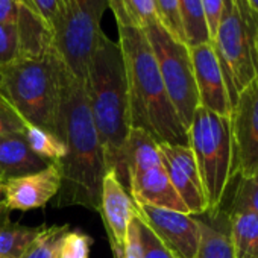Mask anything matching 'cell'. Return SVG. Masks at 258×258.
Wrapping results in <instances>:
<instances>
[{"instance_id":"cell-1","label":"cell","mask_w":258,"mask_h":258,"mask_svg":"<svg viewBox=\"0 0 258 258\" xmlns=\"http://www.w3.org/2000/svg\"><path fill=\"white\" fill-rule=\"evenodd\" d=\"M59 139L67 155L59 163L61 187L56 205H79L99 211L102 181L106 175L103 149L90 112L84 81L62 64L59 73Z\"/></svg>"},{"instance_id":"cell-2","label":"cell","mask_w":258,"mask_h":258,"mask_svg":"<svg viewBox=\"0 0 258 258\" xmlns=\"http://www.w3.org/2000/svg\"><path fill=\"white\" fill-rule=\"evenodd\" d=\"M85 94L103 149L106 169L112 170L127 190L124 145L131 133L127 79L118 43L103 32L91 55L84 79Z\"/></svg>"},{"instance_id":"cell-3","label":"cell","mask_w":258,"mask_h":258,"mask_svg":"<svg viewBox=\"0 0 258 258\" xmlns=\"http://www.w3.org/2000/svg\"><path fill=\"white\" fill-rule=\"evenodd\" d=\"M117 29L126 69L131 126L143 129L158 145L188 146V133L169 99L143 29L131 25H120Z\"/></svg>"},{"instance_id":"cell-4","label":"cell","mask_w":258,"mask_h":258,"mask_svg":"<svg viewBox=\"0 0 258 258\" xmlns=\"http://www.w3.org/2000/svg\"><path fill=\"white\" fill-rule=\"evenodd\" d=\"M62 61L55 50L37 59L20 58L0 70L2 91L32 126L59 137V73Z\"/></svg>"},{"instance_id":"cell-5","label":"cell","mask_w":258,"mask_h":258,"mask_svg":"<svg viewBox=\"0 0 258 258\" xmlns=\"http://www.w3.org/2000/svg\"><path fill=\"white\" fill-rule=\"evenodd\" d=\"M187 133L188 148L195 155L208 201V211H219L234 176L231 120L199 106Z\"/></svg>"},{"instance_id":"cell-6","label":"cell","mask_w":258,"mask_h":258,"mask_svg":"<svg viewBox=\"0 0 258 258\" xmlns=\"http://www.w3.org/2000/svg\"><path fill=\"white\" fill-rule=\"evenodd\" d=\"M258 17L249 8L246 0H225L222 19L214 38L211 40L216 52L231 109L238 94L258 76L253 35Z\"/></svg>"},{"instance_id":"cell-7","label":"cell","mask_w":258,"mask_h":258,"mask_svg":"<svg viewBox=\"0 0 258 258\" xmlns=\"http://www.w3.org/2000/svg\"><path fill=\"white\" fill-rule=\"evenodd\" d=\"M108 0H58L52 23L53 50L66 69L84 81L91 55L102 34Z\"/></svg>"},{"instance_id":"cell-8","label":"cell","mask_w":258,"mask_h":258,"mask_svg":"<svg viewBox=\"0 0 258 258\" xmlns=\"http://www.w3.org/2000/svg\"><path fill=\"white\" fill-rule=\"evenodd\" d=\"M143 32L155 55L169 99L182 126L188 131L195 112L199 108L190 49L172 37L158 20L145 26Z\"/></svg>"},{"instance_id":"cell-9","label":"cell","mask_w":258,"mask_h":258,"mask_svg":"<svg viewBox=\"0 0 258 258\" xmlns=\"http://www.w3.org/2000/svg\"><path fill=\"white\" fill-rule=\"evenodd\" d=\"M234 176L258 173V76L238 94L231 109Z\"/></svg>"},{"instance_id":"cell-10","label":"cell","mask_w":258,"mask_h":258,"mask_svg":"<svg viewBox=\"0 0 258 258\" xmlns=\"http://www.w3.org/2000/svg\"><path fill=\"white\" fill-rule=\"evenodd\" d=\"M136 214L146 223L173 258H196L201 243V226L196 216L134 202Z\"/></svg>"},{"instance_id":"cell-11","label":"cell","mask_w":258,"mask_h":258,"mask_svg":"<svg viewBox=\"0 0 258 258\" xmlns=\"http://www.w3.org/2000/svg\"><path fill=\"white\" fill-rule=\"evenodd\" d=\"M158 149L167 176L187 211L193 216L205 214L208 211V201L191 149L166 143H160Z\"/></svg>"},{"instance_id":"cell-12","label":"cell","mask_w":258,"mask_h":258,"mask_svg":"<svg viewBox=\"0 0 258 258\" xmlns=\"http://www.w3.org/2000/svg\"><path fill=\"white\" fill-rule=\"evenodd\" d=\"M59 187V163H50L40 172L5 179V205L10 211H31L43 208L50 199L56 198Z\"/></svg>"},{"instance_id":"cell-13","label":"cell","mask_w":258,"mask_h":258,"mask_svg":"<svg viewBox=\"0 0 258 258\" xmlns=\"http://www.w3.org/2000/svg\"><path fill=\"white\" fill-rule=\"evenodd\" d=\"M193 62L199 106L223 117H231V105L225 79L211 43L188 47Z\"/></svg>"},{"instance_id":"cell-14","label":"cell","mask_w":258,"mask_h":258,"mask_svg":"<svg viewBox=\"0 0 258 258\" xmlns=\"http://www.w3.org/2000/svg\"><path fill=\"white\" fill-rule=\"evenodd\" d=\"M133 211L134 204L131 195L123 187L117 175L112 170H108L102 181L99 213L103 219L114 258H123L126 231Z\"/></svg>"},{"instance_id":"cell-15","label":"cell","mask_w":258,"mask_h":258,"mask_svg":"<svg viewBox=\"0 0 258 258\" xmlns=\"http://www.w3.org/2000/svg\"><path fill=\"white\" fill-rule=\"evenodd\" d=\"M127 191L134 202L188 213L161 164L127 173ZM190 214V213H188Z\"/></svg>"},{"instance_id":"cell-16","label":"cell","mask_w":258,"mask_h":258,"mask_svg":"<svg viewBox=\"0 0 258 258\" xmlns=\"http://www.w3.org/2000/svg\"><path fill=\"white\" fill-rule=\"evenodd\" d=\"M49 164L32 152L23 134L0 137V176L4 179L40 172Z\"/></svg>"},{"instance_id":"cell-17","label":"cell","mask_w":258,"mask_h":258,"mask_svg":"<svg viewBox=\"0 0 258 258\" xmlns=\"http://www.w3.org/2000/svg\"><path fill=\"white\" fill-rule=\"evenodd\" d=\"M16 26L19 34L20 58L37 59L49 55L53 50L50 26L25 4L20 5Z\"/></svg>"},{"instance_id":"cell-18","label":"cell","mask_w":258,"mask_h":258,"mask_svg":"<svg viewBox=\"0 0 258 258\" xmlns=\"http://www.w3.org/2000/svg\"><path fill=\"white\" fill-rule=\"evenodd\" d=\"M207 213L208 219L196 216L201 226V243L196 258H234L228 216L219 214L217 211Z\"/></svg>"},{"instance_id":"cell-19","label":"cell","mask_w":258,"mask_h":258,"mask_svg":"<svg viewBox=\"0 0 258 258\" xmlns=\"http://www.w3.org/2000/svg\"><path fill=\"white\" fill-rule=\"evenodd\" d=\"M228 225L234 258H258V214L228 213Z\"/></svg>"},{"instance_id":"cell-20","label":"cell","mask_w":258,"mask_h":258,"mask_svg":"<svg viewBox=\"0 0 258 258\" xmlns=\"http://www.w3.org/2000/svg\"><path fill=\"white\" fill-rule=\"evenodd\" d=\"M179 16L184 31V41L187 47H196L205 43H211L202 0H178Z\"/></svg>"},{"instance_id":"cell-21","label":"cell","mask_w":258,"mask_h":258,"mask_svg":"<svg viewBox=\"0 0 258 258\" xmlns=\"http://www.w3.org/2000/svg\"><path fill=\"white\" fill-rule=\"evenodd\" d=\"M43 226H25L11 220L0 225V256L20 258Z\"/></svg>"},{"instance_id":"cell-22","label":"cell","mask_w":258,"mask_h":258,"mask_svg":"<svg viewBox=\"0 0 258 258\" xmlns=\"http://www.w3.org/2000/svg\"><path fill=\"white\" fill-rule=\"evenodd\" d=\"M23 136L32 152L47 163H61L67 155L64 142L58 136L46 131V129L28 123Z\"/></svg>"},{"instance_id":"cell-23","label":"cell","mask_w":258,"mask_h":258,"mask_svg":"<svg viewBox=\"0 0 258 258\" xmlns=\"http://www.w3.org/2000/svg\"><path fill=\"white\" fill-rule=\"evenodd\" d=\"M69 229V225L43 226L40 234L31 241L20 258H58L62 237Z\"/></svg>"},{"instance_id":"cell-24","label":"cell","mask_w":258,"mask_h":258,"mask_svg":"<svg viewBox=\"0 0 258 258\" xmlns=\"http://www.w3.org/2000/svg\"><path fill=\"white\" fill-rule=\"evenodd\" d=\"M232 211H249L258 214V175L238 176L229 213Z\"/></svg>"},{"instance_id":"cell-25","label":"cell","mask_w":258,"mask_h":258,"mask_svg":"<svg viewBox=\"0 0 258 258\" xmlns=\"http://www.w3.org/2000/svg\"><path fill=\"white\" fill-rule=\"evenodd\" d=\"M157 20L161 26L178 41L184 43V31L179 16V4L178 0H154Z\"/></svg>"},{"instance_id":"cell-26","label":"cell","mask_w":258,"mask_h":258,"mask_svg":"<svg viewBox=\"0 0 258 258\" xmlns=\"http://www.w3.org/2000/svg\"><path fill=\"white\" fill-rule=\"evenodd\" d=\"M93 238L81 229H69L61 241L58 258H90Z\"/></svg>"},{"instance_id":"cell-27","label":"cell","mask_w":258,"mask_h":258,"mask_svg":"<svg viewBox=\"0 0 258 258\" xmlns=\"http://www.w3.org/2000/svg\"><path fill=\"white\" fill-rule=\"evenodd\" d=\"M121 7L127 25L143 29L157 20L154 0H121Z\"/></svg>"},{"instance_id":"cell-28","label":"cell","mask_w":258,"mask_h":258,"mask_svg":"<svg viewBox=\"0 0 258 258\" xmlns=\"http://www.w3.org/2000/svg\"><path fill=\"white\" fill-rule=\"evenodd\" d=\"M28 121L19 114L14 105L0 91V137L25 134Z\"/></svg>"},{"instance_id":"cell-29","label":"cell","mask_w":258,"mask_h":258,"mask_svg":"<svg viewBox=\"0 0 258 258\" xmlns=\"http://www.w3.org/2000/svg\"><path fill=\"white\" fill-rule=\"evenodd\" d=\"M20 59L19 34L16 25H0V70Z\"/></svg>"},{"instance_id":"cell-30","label":"cell","mask_w":258,"mask_h":258,"mask_svg":"<svg viewBox=\"0 0 258 258\" xmlns=\"http://www.w3.org/2000/svg\"><path fill=\"white\" fill-rule=\"evenodd\" d=\"M137 222H139V232H140L143 258H173V255L169 252V249L151 231V228L146 223H143V220L139 216H137Z\"/></svg>"},{"instance_id":"cell-31","label":"cell","mask_w":258,"mask_h":258,"mask_svg":"<svg viewBox=\"0 0 258 258\" xmlns=\"http://www.w3.org/2000/svg\"><path fill=\"white\" fill-rule=\"evenodd\" d=\"M123 258H143L139 222H137V216L134 211H133L131 220H129L127 231H126V238H124V246H123Z\"/></svg>"},{"instance_id":"cell-32","label":"cell","mask_w":258,"mask_h":258,"mask_svg":"<svg viewBox=\"0 0 258 258\" xmlns=\"http://www.w3.org/2000/svg\"><path fill=\"white\" fill-rule=\"evenodd\" d=\"M223 7H225V0H202V8H204V16H205L210 40H213L217 32Z\"/></svg>"},{"instance_id":"cell-33","label":"cell","mask_w":258,"mask_h":258,"mask_svg":"<svg viewBox=\"0 0 258 258\" xmlns=\"http://www.w3.org/2000/svg\"><path fill=\"white\" fill-rule=\"evenodd\" d=\"M20 2L35 11L52 29V23L58 11V0H20Z\"/></svg>"},{"instance_id":"cell-34","label":"cell","mask_w":258,"mask_h":258,"mask_svg":"<svg viewBox=\"0 0 258 258\" xmlns=\"http://www.w3.org/2000/svg\"><path fill=\"white\" fill-rule=\"evenodd\" d=\"M20 5V0H0V25H16Z\"/></svg>"},{"instance_id":"cell-35","label":"cell","mask_w":258,"mask_h":258,"mask_svg":"<svg viewBox=\"0 0 258 258\" xmlns=\"http://www.w3.org/2000/svg\"><path fill=\"white\" fill-rule=\"evenodd\" d=\"M108 8H111L114 17H115V22H117V26L120 25H127V20L124 17V13H123V7H121V0H108Z\"/></svg>"},{"instance_id":"cell-36","label":"cell","mask_w":258,"mask_h":258,"mask_svg":"<svg viewBox=\"0 0 258 258\" xmlns=\"http://www.w3.org/2000/svg\"><path fill=\"white\" fill-rule=\"evenodd\" d=\"M10 210L7 208L5 204H0V225H4L7 222H10Z\"/></svg>"},{"instance_id":"cell-37","label":"cell","mask_w":258,"mask_h":258,"mask_svg":"<svg viewBox=\"0 0 258 258\" xmlns=\"http://www.w3.org/2000/svg\"><path fill=\"white\" fill-rule=\"evenodd\" d=\"M246 4H247L249 8L253 11V14L258 16V0H246Z\"/></svg>"},{"instance_id":"cell-38","label":"cell","mask_w":258,"mask_h":258,"mask_svg":"<svg viewBox=\"0 0 258 258\" xmlns=\"http://www.w3.org/2000/svg\"><path fill=\"white\" fill-rule=\"evenodd\" d=\"M5 179L0 176V204H5V190H4Z\"/></svg>"},{"instance_id":"cell-39","label":"cell","mask_w":258,"mask_h":258,"mask_svg":"<svg viewBox=\"0 0 258 258\" xmlns=\"http://www.w3.org/2000/svg\"><path fill=\"white\" fill-rule=\"evenodd\" d=\"M253 44H255V55H256V66H258V23L255 28V35H253Z\"/></svg>"},{"instance_id":"cell-40","label":"cell","mask_w":258,"mask_h":258,"mask_svg":"<svg viewBox=\"0 0 258 258\" xmlns=\"http://www.w3.org/2000/svg\"><path fill=\"white\" fill-rule=\"evenodd\" d=\"M0 85H2V73H0Z\"/></svg>"},{"instance_id":"cell-41","label":"cell","mask_w":258,"mask_h":258,"mask_svg":"<svg viewBox=\"0 0 258 258\" xmlns=\"http://www.w3.org/2000/svg\"><path fill=\"white\" fill-rule=\"evenodd\" d=\"M0 258H2V256H0Z\"/></svg>"},{"instance_id":"cell-42","label":"cell","mask_w":258,"mask_h":258,"mask_svg":"<svg viewBox=\"0 0 258 258\" xmlns=\"http://www.w3.org/2000/svg\"><path fill=\"white\" fill-rule=\"evenodd\" d=\"M256 175H258V173H256Z\"/></svg>"}]
</instances>
